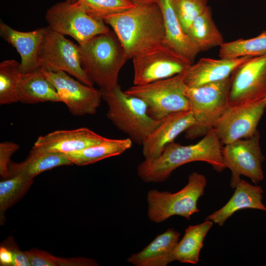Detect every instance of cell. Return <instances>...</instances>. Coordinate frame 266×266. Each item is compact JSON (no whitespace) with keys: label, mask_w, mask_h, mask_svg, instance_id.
<instances>
[{"label":"cell","mask_w":266,"mask_h":266,"mask_svg":"<svg viewBox=\"0 0 266 266\" xmlns=\"http://www.w3.org/2000/svg\"><path fill=\"white\" fill-rule=\"evenodd\" d=\"M258 131L251 137L240 139L224 145L222 148L224 163L230 169V186L234 189L241 175L249 178L255 184L264 179L262 164L265 160L259 143Z\"/></svg>","instance_id":"11"},{"label":"cell","mask_w":266,"mask_h":266,"mask_svg":"<svg viewBox=\"0 0 266 266\" xmlns=\"http://www.w3.org/2000/svg\"><path fill=\"white\" fill-rule=\"evenodd\" d=\"M234 193L229 200L221 208L207 216L205 220L222 226L226 220L236 211L244 209L266 211L262 202L263 190L260 186L253 185L241 179L234 188Z\"/></svg>","instance_id":"20"},{"label":"cell","mask_w":266,"mask_h":266,"mask_svg":"<svg viewBox=\"0 0 266 266\" xmlns=\"http://www.w3.org/2000/svg\"><path fill=\"white\" fill-rule=\"evenodd\" d=\"M77 3L88 13L103 20L136 6L129 0H79Z\"/></svg>","instance_id":"30"},{"label":"cell","mask_w":266,"mask_h":266,"mask_svg":"<svg viewBox=\"0 0 266 266\" xmlns=\"http://www.w3.org/2000/svg\"><path fill=\"white\" fill-rule=\"evenodd\" d=\"M38 61L41 68L62 71L87 85L94 84L81 66L79 45L49 26L39 49Z\"/></svg>","instance_id":"9"},{"label":"cell","mask_w":266,"mask_h":266,"mask_svg":"<svg viewBox=\"0 0 266 266\" xmlns=\"http://www.w3.org/2000/svg\"><path fill=\"white\" fill-rule=\"evenodd\" d=\"M100 90L108 106L107 118L133 141L142 145L162 120L150 116L145 101L126 94L119 84L109 89Z\"/></svg>","instance_id":"4"},{"label":"cell","mask_w":266,"mask_h":266,"mask_svg":"<svg viewBox=\"0 0 266 266\" xmlns=\"http://www.w3.org/2000/svg\"><path fill=\"white\" fill-rule=\"evenodd\" d=\"M252 57L244 56L235 59H200L196 63L191 65L185 70V83L188 87L192 88L226 79L231 76L237 68Z\"/></svg>","instance_id":"17"},{"label":"cell","mask_w":266,"mask_h":266,"mask_svg":"<svg viewBox=\"0 0 266 266\" xmlns=\"http://www.w3.org/2000/svg\"><path fill=\"white\" fill-rule=\"evenodd\" d=\"M222 145L214 130L195 144L182 145L173 141L165 147L158 157L145 159L139 164L137 174L145 182H162L178 167L197 161L206 162L216 171L221 172L226 168Z\"/></svg>","instance_id":"1"},{"label":"cell","mask_w":266,"mask_h":266,"mask_svg":"<svg viewBox=\"0 0 266 266\" xmlns=\"http://www.w3.org/2000/svg\"><path fill=\"white\" fill-rule=\"evenodd\" d=\"M73 163L66 154L44 151L34 146L25 161L15 163L10 161L8 166L6 178L20 175L29 178L54 167Z\"/></svg>","instance_id":"22"},{"label":"cell","mask_w":266,"mask_h":266,"mask_svg":"<svg viewBox=\"0 0 266 266\" xmlns=\"http://www.w3.org/2000/svg\"><path fill=\"white\" fill-rule=\"evenodd\" d=\"M231 76L196 87H187L188 98L195 124L185 131V136L193 139L204 136L214 129L228 107Z\"/></svg>","instance_id":"5"},{"label":"cell","mask_w":266,"mask_h":266,"mask_svg":"<svg viewBox=\"0 0 266 266\" xmlns=\"http://www.w3.org/2000/svg\"><path fill=\"white\" fill-rule=\"evenodd\" d=\"M13 262V253L9 247L1 246L0 247V266H12Z\"/></svg>","instance_id":"36"},{"label":"cell","mask_w":266,"mask_h":266,"mask_svg":"<svg viewBox=\"0 0 266 266\" xmlns=\"http://www.w3.org/2000/svg\"><path fill=\"white\" fill-rule=\"evenodd\" d=\"M33 183V178L17 175L0 182V222L3 225L6 211L20 200Z\"/></svg>","instance_id":"28"},{"label":"cell","mask_w":266,"mask_h":266,"mask_svg":"<svg viewBox=\"0 0 266 266\" xmlns=\"http://www.w3.org/2000/svg\"><path fill=\"white\" fill-rule=\"evenodd\" d=\"M20 148V145L12 141L0 143V175L6 179L8 176V166L10 157Z\"/></svg>","instance_id":"32"},{"label":"cell","mask_w":266,"mask_h":266,"mask_svg":"<svg viewBox=\"0 0 266 266\" xmlns=\"http://www.w3.org/2000/svg\"><path fill=\"white\" fill-rule=\"evenodd\" d=\"M133 85L149 83L185 71L191 64L165 42L132 58Z\"/></svg>","instance_id":"10"},{"label":"cell","mask_w":266,"mask_h":266,"mask_svg":"<svg viewBox=\"0 0 266 266\" xmlns=\"http://www.w3.org/2000/svg\"><path fill=\"white\" fill-rule=\"evenodd\" d=\"M103 20L112 28L129 59L165 42L164 21L158 3L136 5Z\"/></svg>","instance_id":"2"},{"label":"cell","mask_w":266,"mask_h":266,"mask_svg":"<svg viewBox=\"0 0 266 266\" xmlns=\"http://www.w3.org/2000/svg\"><path fill=\"white\" fill-rule=\"evenodd\" d=\"M21 63L7 60L0 63V104L19 102L17 90L22 75Z\"/></svg>","instance_id":"29"},{"label":"cell","mask_w":266,"mask_h":266,"mask_svg":"<svg viewBox=\"0 0 266 266\" xmlns=\"http://www.w3.org/2000/svg\"><path fill=\"white\" fill-rule=\"evenodd\" d=\"M17 95L19 101L27 104L61 102L56 88L45 77L40 68L22 74Z\"/></svg>","instance_id":"23"},{"label":"cell","mask_w":266,"mask_h":266,"mask_svg":"<svg viewBox=\"0 0 266 266\" xmlns=\"http://www.w3.org/2000/svg\"><path fill=\"white\" fill-rule=\"evenodd\" d=\"M265 54L266 31L252 38L224 42L220 46L219 56L222 59H235L244 56L256 57Z\"/></svg>","instance_id":"27"},{"label":"cell","mask_w":266,"mask_h":266,"mask_svg":"<svg viewBox=\"0 0 266 266\" xmlns=\"http://www.w3.org/2000/svg\"><path fill=\"white\" fill-rule=\"evenodd\" d=\"M180 233L169 228L157 235L141 251L131 255L127 262L135 266H166L175 261L174 252Z\"/></svg>","instance_id":"19"},{"label":"cell","mask_w":266,"mask_h":266,"mask_svg":"<svg viewBox=\"0 0 266 266\" xmlns=\"http://www.w3.org/2000/svg\"><path fill=\"white\" fill-rule=\"evenodd\" d=\"M58 266H94L98 264L93 259L85 258H57Z\"/></svg>","instance_id":"34"},{"label":"cell","mask_w":266,"mask_h":266,"mask_svg":"<svg viewBox=\"0 0 266 266\" xmlns=\"http://www.w3.org/2000/svg\"><path fill=\"white\" fill-rule=\"evenodd\" d=\"M81 66L100 89L117 86L120 71L129 59L114 31L99 34L79 44Z\"/></svg>","instance_id":"3"},{"label":"cell","mask_w":266,"mask_h":266,"mask_svg":"<svg viewBox=\"0 0 266 266\" xmlns=\"http://www.w3.org/2000/svg\"><path fill=\"white\" fill-rule=\"evenodd\" d=\"M213 224L211 221L205 220L201 224L189 226L176 246L174 252L175 261L197 264L204 239Z\"/></svg>","instance_id":"26"},{"label":"cell","mask_w":266,"mask_h":266,"mask_svg":"<svg viewBox=\"0 0 266 266\" xmlns=\"http://www.w3.org/2000/svg\"><path fill=\"white\" fill-rule=\"evenodd\" d=\"M135 5H141L152 3H158L159 0H129Z\"/></svg>","instance_id":"37"},{"label":"cell","mask_w":266,"mask_h":266,"mask_svg":"<svg viewBox=\"0 0 266 266\" xmlns=\"http://www.w3.org/2000/svg\"><path fill=\"white\" fill-rule=\"evenodd\" d=\"M10 249L13 253V262L12 266H31L25 252L21 251L14 247Z\"/></svg>","instance_id":"35"},{"label":"cell","mask_w":266,"mask_h":266,"mask_svg":"<svg viewBox=\"0 0 266 266\" xmlns=\"http://www.w3.org/2000/svg\"><path fill=\"white\" fill-rule=\"evenodd\" d=\"M165 24V43L179 53L190 64L200 52L183 30L170 0H159Z\"/></svg>","instance_id":"21"},{"label":"cell","mask_w":266,"mask_h":266,"mask_svg":"<svg viewBox=\"0 0 266 266\" xmlns=\"http://www.w3.org/2000/svg\"><path fill=\"white\" fill-rule=\"evenodd\" d=\"M194 124L195 119L191 110L173 112L165 117L142 145L144 159L158 157L168 144Z\"/></svg>","instance_id":"15"},{"label":"cell","mask_w":266,"mask_h":266,"mask_svg":"<svg viewBox=\"0 0 266 266\" xmlns=\"http://www.w3.org/2000/svg\"><path fill=\"white\" fill-rule=\"evenodd\" d=\"M265 104H266V97L265 99Z\"/></svg>","instance_id":"39"},{"label":"cell","mask_w":266,"mask_h":266,"mask_svg":"<svg viewBox=\"0 0 266 266\" xmlns=\"http://www.w3.org/2000/svg\"><path fill=\"white\" fill-rule=\"evenodd\" d=\"M186 33L200 52L220 46L224 42L209 6L193 21Z\"/></svg>","instance_id":"24"},{"label":"cell","mask_w":266,"mask_h":266,"mask_svg":"<svg viewBox=\"0 0 266 266\" xmlns=\"http://www.w3.org/2000/svg\"><path fill=\"white\" fill-rule=\"evenodd\" d=\"M69 0L70 2H72V3H76L79 1V0Z\"/></svg>","instance_id":"38"},{"label":"cell","mask_w":266,"mask_h":266,"mask_svg":"<svg viewBox=\"0 0 266 266\" xmlns=\"http://www.w3.org/2000/svg\"><path fill=\"white\" fill-rule=\"evenodd\" d=\"M45 19L52 30L72 37L79 44L110 31L102 19L88 13L77 2L68 0L50 7Z\"/></svg>","instance_id":"8"},{"label":"cell","mask_w":266,"mask_h":266,"mask_svg":"<svg viewBox=\"0 0 266 266\" xmlns=\"http://www.w3.org/2000/svg\"><path fill=\"white\" fill-rule=\"evenodd\" d=\"M25 253L31 266H58L57 257L47 252L33 248Z\"/></svg>","instance_id":"33"},{"label":"cell","mask_w":266,"mask_h":266,"mask_svg":"<svg viewBox=\"0 0 266 266\" xmlns=\"http://www.w3.org/2000/svg\"><path fill=\"white\" fill-rule=\"evenodd\" d=\"M41 71L56 88L61 102L74 116L94 115L100 105V90L87 85L62 71H50L40 67Z\"/></svg>","instance_id":"12"},{"label":"cell","mask_w":266,"mask_h":266,"mask_svg":"<svg viewBox=\"0 0 266 266\" xmlns=\"http://www.w3.org/2000/svg\"><path fill=\"white\" fill-rule=\"evenodd\" d=\"M265 109V99L250 103L228 105L213 129L221 144L254 135Z\"/></svg>","instance_id":"14"},{"label":"cell","mask_w":266,"mask_h":266,"mask_svg":"<svg viewBox=\"0 0 266 266\" xmlns=\"http://www.w3.org/2000/svg\"><path fill=\"white\" fill-rule=\"evenodd\" d=\"M228 104L235 105L264 100L266 97V54L253 57L231 75Z\"/></svg>","instance_id":"13"},{"label":"cell","mask_w":266,"mask_h":266,"mask_svg":"<svg viewBox=\"0 0 266 266\" xmlns=\"http://www.w3.org/2000/svg\"><path fill=\"white\" fill-rule=\"evenodd\" d=\"M185 70L167 78L133 85L125 92L145 101L149 114L157 120H161L173 112L190 110V102L186 95Z\"/></svg>","instance_id":"7"},{"label":"cell","mask_w":266,"mask_h":266,"mask_svg":"<svg viewBox=\"0 0 266 266\" xmlns=\"http://www.w3.org/2000/svg\"><path fill=\"white\" fill-rule=\"evenodd\" d=\"M181 26L186 33L193 21L208 6V0H170Z\"/></svg>","instance_id":"31"},{"label":"cell","mask_w":266,"mask_h":266,"mask_svg":"<svg viewBox=\"0 0 266 266\" xmlns=\"http://www.w3.org/2000/svg\"><path fill=\"white\" fill-rule=\"evenodd\" d=\"M206 183L204 175L193 172L189 175L186 186L177 192L156 189L149 191L147 196L148 218L157 223L174 215L190 220L193 214L199 212L198 201L204 195Z\"/></svg>","instance_id":"6"},{"label":"cell","mask_w":266,"mask_h":266,"mask_svg":"<svg viewBox=\"0 0 266 266\" xmlns=\"http://www.w3.org/2000/svg\"><path fill=\"white\" fill-rule=\"evenodd\" d=\"M107 138L87 128L58 130L39 136L33 146L48 152L66 154L98 144Z\"/></svg>","instance_id":"16"},{"label":"cell","mask_w":266,"mask_h":266,"mask_svg":"<svg viewBox=\"0 0 266 266\" xmlns=\"http://www.w3.org/2000/svg\"><path fill=\"white\" fill-rule=\"evenodd\" d=\"M132 141L130 138H107L98 144L66 155L73 164L86 166L123 153L131 147Z\"/></svg>","instance_id":"25"},{"label":"cell","mask_w":266,"mask_h":266,"mask_svg":"<svg viewBox=\"0 0 266 266\" xmlns=\"http://www.w3.org/2000/svg\"><path fill=\"white\" fill-rule=\"evenodd\" d=\"M48 29V26L30 32H21L0 22V36L20 54L23 73L40 68L38 61V51Z\"/></svg>","instance_id":"18"}]
</instances>
